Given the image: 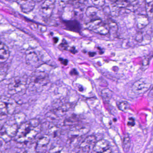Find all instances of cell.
Listing matches in <instances>:
<instances>
[{
    "instance_id": "cell-2",
    "label": "cell",
    "mask_w": 153,
    "mask_h": 153,
    "mask_svg": "<svg viewBox=\"0 0 153 153\" xmlns=\"http://www.w3.org/2000/svg\"><path fill=\"white\" fill-rule=\"evenodd\" d=\"M49 81L47 73L44 71H35L31 75L28 86L33 90L40 91L42 90L44 87L47 85Z\"/></svg>"
},
{
    "instance_id": "cell-28",
    "label": "cell",
    "mask_w": 153,
    "mask_h": 153,
    "mask_svg": "<svg viewBox=\"0 0 153 153\" xmlns=\"http://www.w3.org/2000/svg\"><path fill=\"white\" fill-rule=\"evenodd\" d=\"M130 144L129 137H125L123 139V150L125 152H127L129 149Z\"/></svg>"
},
{
    "instance_id": "cell-23",
    "label": "cell",
    "mask_w": 153,
    "mask_h": 153,
    "mask_svg": "<svg viewBox=\"0 0 153 153\" xmlns=\"http://www.w3.org/2000/svg\"><path fill=\"white\" fill-rule=\"evenodd\" d=\"M49 133L54 137H58L59 133V129L57 126H52L49 128Z\"/></svg>"
},
{
    "instance_id": "cell-11",
    "label": "cell",
    "mask_w": 153,
    "mask_h": 153,
    "mask_svg": "<svg viewBox=\"0 0 153 153\" xmlns=\"http://www.w3.org/2000/svg\"><path fill=\"white\" fill-rule=\"evenodd\" d=\"M50 137L48 135H45L41 137L36 142V151L37 153H42L47 147L50 143Z\"/></svg>"
},
{
    "instance_id": "cell-8",
    "label": "cell",
    "mask_w": 153,
    "mask_h": 153,
    "mask_svg": "<svg viewBox=\"0 0 153 153\" xmlns=\"http://www.w3.org/2000/svg\"><path fill=\"white\" fill-rule=\"evenodd\" d=\"M25 60L27 64L34 68H38L41 66L42 62L40 56L36 51L33 49L27 50L26 53Z\"/></svg>"
},
{
    "instance_id": "cell-12",
    "label": "cell",
    "mask_w": 153,
    "mask_h": 153,
    "mask_svg": "<svg viewBox=\"0 0 153 153\" xmlns=\"http://www.w3.org/2000/svg\"><path fill=\"white\" fill-rule=\"evenodd\" d=\"M110 147L108 141L101 139L97 141L93 150L96 153H104L110 149Z\"/></svg>"
},
{
    "instance_id": "cell-15",
    "label": "cell",
    "mask_w": 153,
    "mask_h": 153,
    "mask_svg": "<svg viewBox=\"0 0 153 153\" xmlns=\"http://www.w3.org/2000/svg\"><path fill=\"white\" fill-rule=\"evenodd\" d=\"M66 29L72 32L79 33L80 30V25L79 22L76 20L63 21Z\"/></svg>"
},
{
    "instance_id": "cell-13",
    "label": "cell",
    "mask_w": 153,
    "mask_h": 153,
    "mask_svg": "<svg viewBox=\"0 0 153 153\" xmlns=\"http://www.w3.org/2000/svg\"><path fill=\"white\" fill-rule=\"evenodd\" d=\"M17 2L19 5L22 12L25 13L31 12L34 8L36 4L33 1H19Z\"/></svg>"
},
{
    "instance_id": "cell-6",
    "label": "cell",
    "mask_w": 153,
    "mask_h": 153,
    "mask_svg": "<svg viewBox=\"0 0 153 153\" xmlns=\"http://www.w3.org/2000/svg\"><path fill=\"white\" fill-rule=\"evenodd\" d=\"M152 82L148 79H140L136 81L131 88V91L135 94L140 95L147 91L151 86Z\"/></svg>"
},
{
    "instance_id": "cell-3",
    "label": "cell",
    "mask_w": 153,
    "mask_h": 153,
    "mask_svg": "<svg viewBox=\"0 0 153 153\" xmlns=\"http://www.w3.org/2000/svg\"><path fill=\"white\" fill-rule=\"evenodd\" d=\"M18 124L15 120H10L4 123L1 130V137L4 142H8L15 138L18 130Z\"/></svg>"
},
{
    "instance_id": "cell-33",
    "label": "cell",
    "mask_w": 153,
    "mask_h": 153,
    "mask_svg": "<svg viewBox=\"0 0 153 153\" xmlns=\"http://www.w3.org/2000/svg\"><path fill=\"white\" fill-rule=\"evenodd\" d=\"M59 60L60 62L64 65H67V64H68V61L67 60L62 59V58H60Z\"/></svg>"
},
{
    "instance_id": "cell-32",
    "label": "cell",
    "mask_w": 153,
    "mask_h": 153,
    "mask_svg": "<svg viewBox=\"0 0 153 153\" xmlns=\"http://www.w3.org/2000/svg\"><path fill=\"white\" fill-rule=\"evenodd\" d=\"M135 124V122H134V120L133 118H130L129 119L128 121V125L129 126H131V127H132L134 126Z\"/></svg>"
},
{
    "instance_id": "cell-26",
    "label": "cell",
    "mask_w": 153,
    "mask_h": 153,
    "mask_svg": "<svg viewBox=\"0 0 153 153\" xmlns=\"http://www.w3.org/2000/svg\"><path fill=\"white\" fill-rule=\"evenodd\" d=\"M114 2L119 8L127 7L129 5V1H116Z\"/></svg>"
},
{
    "instance_id": "cell-36",
    "label": "cell",
    "mask_w": 153,
    "mask_h": 153,
    "mask_svg": "<svg viewBox=\"0 0 153 153\" xmlns=\"http://www.w3.org/2000/svg\"><path fill=\"white\" fill-rule=\"evenodd\" d=\"M96 53H89V55L90 57H94Z\"/></svg>"
},
{
    "instance_id": "cell-1",
    "label": "cell",
    "mask_w": 153,
    "mask_h": 153,
    "mask_svg": "<svg viewBox=\"0 0 153 153\" xmlns=\"http://www.w3.org/2000/svg\"><path fill=\"white\" fill-rule=\"evenodd\" d=\"M42 124L38 119H31L25 121L19 127L14 139L19 143H26L34 139L42 130Z\"/></svg>"
},
{
    "instance_id": "cell-22",
    "label": "cell",
    "mask_w": 153,
    "mask_h": 153,
    "mask_svg": "<svg viewBox=\"0 0 153 153\" xmlns=\"http://www.w3.org/2000/svg\"><path fill=\"white\" fill-rule=\"evenodd\" d=\"M7 67L6 65H1L0 68V79L1 81H2L4 79L7 75Z\"/></svg>"
},
{
    "instance_id": "cell-27",
    "label": "cell",
    "mask_w": 153,
    "mask_h": 153,
    "mask_svg": "<svg viewBox=\"0 0 153 153\" xmlns=\"http://www.w3.org/2000/svg\"><path fill=\"white\" fill-rule=\"evenodd\" d=\"M79 119H77V117H70L69 118H68L67 120H65L64 122V124L65 125L67 126H70V125H72V124H74L73 123H75V122L78 121Z\"/></svg>"
},
{
    "instance_id": "cell-18",
    "label": "cell",
    "mask_w": 153,
    "mask_h": 153,
    "mask_svg": "<svg viewBox=\"0 0 153 153\" xmlns=\"http://www.w3.org/2000/svg\"><path fill=\"white\" fill-rule=\"evenodd\" d=\"M146 11L147 16L148 17L152 18L153 17V1H145Z\"/></svg>"
},
{
    "instance_id": "cell-21",
    "label": "cell",
    "mask_w": 153,
    "mask_h": 153,
    "mask_svg": "<svg viewBox=\"0 0 153 153\" xmlns=\"http://www.w3.org/2000/svg\"><path fill=\"white\" fill-rule=\"evenodd\" d=\"M117 106L119 110L123 112L127 111L130 108V105L126 101L120 102L117 104Z\"/></svg>"
},
{
    "instance_id": "cell-25",
    "label": "cell",
    "mask_w": 153,
    "mask_h": 153,
    "mask_svg": "<svg viewBox=\"0 0 153 153\" xmlns=\"http://www.w3.org/2000/svg\"><path fill=\"white\" fill-rule=\"evenodd\" d=\"M108 25L110 28V32L114 33L117 32L118 30V26L116 22L112 20H110L108 22Z\"/></svg>"
},
{
    "instance_id": "cell-10",
    "label": "cell",
    "mask_w": 153,
    "mask_h": 153,
    "mask_svg": "<svg viewBox=\"0 0 153 153\" xmlns=\"http://www.w3.org/2000/svg\"><path fill=\"white\" fill-rule=\"evenodd\" d=\"M54 1H45L41 5V12L45 18H49L51 16L55 7Z\"/></svg>"
},
{
    "instance_id": "cell-20",
    "label": "cell",
    "mask_w": 153,
    "mask_h": 153,
    "mask_svg": "<svg viewBox=\"0 0 153 153\" xmlns=\"http://www.w3.org/2000/svg\"><path fill=\"white\" fill-rule=\"evenodd\" d=\"M25 115L23 113H18L15 114L14 116V120L16 121L18 124H19V126L25 122Z\"/></svg>"
},
{
    "instance_id": "cell-31",
    "label": "cell",
    "mask_w": 153,
    "mask_h": 153,
    "mask_svg": "<svg viewBox=\"0 0 153 153\" xmlns=\"http://www.w3.org/2000/svg\"><path fill=\"white\" fill-rule=\"evenodd\" d=\"M94 5L96 7H102L105 4V1H93Z\"/></svg>"
},
{
    "instance_id": "cell-9",
    "label": "cell",
    "mask_w": 153,
    "mask_h": 153,
    "mask_svg": "<svg viewBox=\"0 0 153 153\" xmlns=\"http://www.w3.org/2000/svg\"><path fill=\"white\" fill-rule=\"evenodd\" d=\"M96 138L94 135L87 136L79 145V148L85 153H88L93 149L97 142Z\"/></svg>"
},
{
    "instance_id": "cell-5",
    "label": "cell",
    "mask_w": 153,
    "mask_h": 153,
    "mask_svg": "<svg viewBox=\"0 0 153 153\" xmlns=\"http://www.w3.org/2000/svg\"><path fill=\"white\" fill-rule=\"evenodd\" d=\"M16 102L14 99L6 96H1L0 102V112L1 115L14 113L16 107Z\"/></svg>"
},
{
    "instance_id": "cell-30",
    "label": "cell",
    "mask_w": 153,
    "mask_h": 153,
    "mask_svg": "<svg viewBox=\"0 0 153 153\" xmlns=\"http://www.w3.org/2000/svg\"><path fill=\"white\" fill-rule=\"evenodd\" d=\"M149 65V61L148 59H144L142 61V67H141L142 70L145 71L148 68Z\"/></svg>"
},
{
    "instance_id": "cell-4",
    "label": "cell",
    "mask_w": 153,
    "mask_h": 153,
    "mask_svg": "<svg viewBox=\"0 0 153 153\" xmlns=\"http://www.w3.org/2000/svg\"><path fill=\"white\" fill-rule=\"evenodd\" d=\"M27 79L25 76L14 77L11 79L8 85V92L10 94L14 95L22 93L27 86Z\"/></svg>"
},
{
    "instance_id": "cell-35",
    "label": "cell",
    "mask_w": 153,
    "mask_h": 153,
    "mask_svg": "<svg viewBox=\"0 0 153 153\" xmlns=\"http://www.w3.org/2000/svg\"><path fill=\"white\" fill-rule=\"evenodd\" d=\"M149 96V97H153V88H152V89L150 90Z\"/></svg>"
},
{
    "instance_id": "cell-34",
    "label": "cell",
    "mask_w": 153,
    "mask_h": 153,
    "mask_svg": "<svg viewBox=\"0 0 153 153\" xmlns=\"http://www.w3.org/2000/svg\"><path fill=\"white\" fill-rule=\"evenodd\" d=\"M62 48H63L64 50H66L67 49V43L66 42V41H63V42H62Z\"/></svg>"
},
{
    "instance_id": "cell-7",
    "label": "cell",
    "mask_w": 153,
    "mask_h": 153,
    "mask_svg": "<svg viewBox=\"0 0 153 153\" xmlns=\"http://www.w3.org/2000/svg\"><path fill=\"white\" fill-rule=\"evenodd\" d=\"M89 127L86 125H77L71 128L68 132V139L77 140L88 133Z\"/></svg>"
},
{
    "instance_id": "cell-16",
    "label": "cell",
    "mask_w": 153,
    "mask_h": 153,
    "mask_svg": "<svg viewBox=\"0 0 153 153\" xmlns=\"http://www.w3.org/2000/svg\"><path fill=\"white\" fill-rule=\"evenodd\" d=\"M136 21L137 27L140 29L145 28L149 23L148 17L144 15H139L136 17Z\"/></svg>"
},
{
    "instance_id": "cell-19",
    "label": "cell",
    "mask_w": 153,
    "mask_h": 153,
    "mask_svg": "<svg viewBox=\"0 0 153 153\" xmlns=\"http://www.w3.org/2000/svg\"><path fill=\"white\" fill-rule=\"evenodd\" d=\"M112 91L108 88H105L101 92V96L102 98L105 101H108L111 98L113 95Z\"/></svg>"
},
{
    "instance_id": "cell-14",
    "label": "cell",
    "mask_w": 153,
    "mask_h": 153,
    "mask_svg": "<svg viewBox=\"0 0 153 153\" xmlns=\"http://www.w3.org/2000/svg\"><path fill=\"white\" fill-rule=\"evenodd\" d=\"M10 56V51L8 47L1 42L0 45V62L1 64L4 63Z\"/></svg>"
},
{
    "instance_id": "cell-24",
    "label": "cell",
    "mask_w": 153,
    "mask_h": 153,
    "mask_svg": "<svg viewBox=\"0 0 153 153\" xmlns=\"http://www.w3.org/2000/svg\"><path fill=\"white\" fill-rule=\"evenodd\" d=\"M62 146L60 145H55L53 146L49 151V153H60L62 150Z\"/></svg>"
},
{
    "instance_id": "cell-17",
    "label": "cell",
    "mask_w": 153,
    "mask_h": 153,
    "mask_svg": "<svg viewBox=\"0 0 153 153\" xmlns=\"http://www.w3.org/2000/svg\"><path fill=\"white\" fill-rule=\"evenodd\" d=\"M98 12H99V9L97 7H93V6L88 7L86 10V16L88 19L97 18H98L97 15Z\"/></svg>"
},
{
    "instance_id": "cell-29",
    "label": "cell",
    "mask_w": 153,
    "mask_h": 153,
    "mask_svg": "<svg viewBox=\"0 0 153 153\" xmlns=\"http://www.w3.org/2000/svg\"><path fill=\"white\" fill-rule=\"evenodd\" d=\"M143 36L141 32H138L135 36V40L139 43H141L143 40Z\"/></svg>"
}]
</instances>
